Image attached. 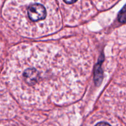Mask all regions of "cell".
Returning <instances> with one entry per match:
<instances>
[{
	"mask_svg": "<svg viewBox=\"0 0 126 126\" xmlns=\"http://www.w3.org/2000/svg\"><path fill=\"white\" fill-rule=\"evenodd\" d=\"M3 16L14 27L33 30L48 27L53 24L54 18H58L54 0H9Z\"/></svg>",
	"mask_w": 126,
	"mask_h": 126,
	"instance_id": "6da1fadb",
	"label": "cell"
},
{
	"mask_svg": "<svg viewBox=\"0 0 126 126\" xmlns=\"http://www.w3.org/2000/svg\"><path fill=\"white\" fill-rule=\"evenodd\" d=\"M64 6L73 8V7H78V6L83 3V1L86 0H59Z\"/></svg>",
	"mask_w": 126,
	"mask_h": 126,
	"instance_id": "7a4b0ae2",
	"label": "cell"
},
{
	"mask_svg": "<svg viewBox=\"0 0 126 126\" xmlns=\"http://www.w3.org/2000/svg\"><path fill=\"white\" fill-rule=\"evenodd\" d=\"M94 1L96 3L99 4L101 6H109L111 4H113L118 0H94Z\"/></svg>",
	"mask_w": 126,
	"mask_h": 126,
	"instance_id": "3957f363",
	"label": "cell"
},
{
	"mask_svg": "<svg viewBox=\"0 0 126 126\" xmlns=\"http://www.w3.org/2000/svg\"><path fill=\"white\" fill-rule=\"evenodd\" d=\"M121 98H122V108L124 110V115L125 118L126 119V87L124 88V91H123V93H122L121 95Z\"/></svg>",
	"mask_w": 126,
	"mask_h": 126,
	"instance_id": "277c9868",
	"label": "cell"
},
{
	"mask_svg": "<svg viewBox=\"0 0 126 126\" xmlns=\"http://www.w3.org/2000/svg\"><path fill=\"white\" fill-rule=\"evenodd\" d=\"M4 47V45L3 41H2L1 36H0V70L1 68L2 62H3Z\"/></svg>",
	"mask_w": 126,
	"mask_h": 126,
	"instance_id": "5b68a950",
	"label": "cell"
},
{
	"mask_svg": "<svg viewBox=\"0 0 126 126\" xmlns=\"http://www.w3.org/2000/svg\"><path fill=\"white\" fill-rule=\"evenodd\" d=\"M93 126H114L109 123L106 121H100L96 123Z\"/></svg>",
	"mask_w": 126,
	"mask_h": 126,
	"instance_id": "8992f818",
	"label": "cell"
},
{
	"mask_svg": "<svg viewBox=\"0 0 126 126\" xmlns=\"http://www.w3.org/2000/svg\"><path fill=\"white\" fill-rule=\"evenodd\" d=\"M0 126H17L10 122H0Z\"/></svg>",
	"mask_w": 126,
	"mask_h": 126,
	"instance_id": "52a82bcc",
	"label": "cell"
}]
</instances>
